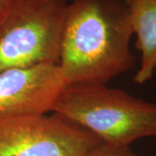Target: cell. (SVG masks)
Instances as JSON below:
<instances>
[{"instance_id":"obj_1","label":"cell","mask_w":156,"mask_h":156,"mask_svg":"<svg viewBox=\"0 0 156 156\" xmlns=\"http://www.w3.org/2000/svg\"><path fill=\"white\" fill-rule=\"evenodd\" d=\"M126 0H73L66 11L58 67L67 84H107L133 69Z\"/></svg>"},{"instance_id":"obj_2","label":"cell","mask_w":156,"mask_h":156,"mask_svg":"<svg viewBox=\"0 0 156 156\" xmlns=\"http://www.w3.org/2000/svg\"><path fill=\"white\" fill-rule=\"evenodd\" d=\"M52 112L109 145L130 147L142 138H156V103L107 84H67Z\"/></svg>"},{"instance_id":"obj_3","label":"cell","mask_w":156,"mask_h":156,"mask_svg":"<svg viewBox=\"0 0 156 156\" xmlns=\"http://www.w3.org/2000/svg\"><path fill=\"white\" fill-rule=\"evenodd\" d=\"M67 0H12L0 23V71L57 64Z\"/></svg>"},{"instance_id":"obj_4","label":"cell","mask_w":156,"mask_h":156,"mask_svg":"<svg viewBox=\"0 0 156 156\" xmlns=\"http://www.w3.org/2000/svg\"><path fill=\"white\" fill-rule=\"evenodd\" d=\"M100 142L54 112L0 117V156H83Z\"/></svg>"},{"instance_id":"obj_5","label":"cell","mask_w":156,"mask_h":156,"mask_svg":"<svg viewBox=\"0 0 156 156\" xmlns=\"http://www.w3.org/2000/svg\"><path fill=\"white\" fill-rule=\"evenodd\" d=\"M66 85L57 64L2 70L0 71V117L52 112Z\"/></svg>"},{"instance_id":"obj_6","label":"cell","mask_w":156,"mask_h":156,"mask_svg":"<svg viewBox=\"0 0 156 156\" xmlns=\"http://www.w3.org/2000/svg\"><path fill=\"white\" fill-rule=\"evenodd\" d=\"M133 29L135 47L140 53L139 69L134 82L142 85L156 70V0H126Z\"/></svg>"},{"instance_id":"obj_7","label":"cell","mask_w":156,"mask_h":156,"mask_svg":"<svg viewBox=\"0 0 156 156\" xmlns=\"http://www.w3.org/2000/svg\"><path fill=\"white\" fill-rule=\"evenodd\" d=\"M83 156H138L130 147L114 146L101 141Z\"/></svg>"},{"instance_id":"obj_8","label":"cell","mask_w":156,"mask_h":156,"mask_svg":"<svg viewBox=\"0 0 156 156\" xmlns=\"http://www.w3.org/2000/svg\"><path fill=\"white\" fill-rule=\"evenodd\" d=\"M12 0H0V23L5 18L10 9Z\"/></svg>"}]
</instances>
